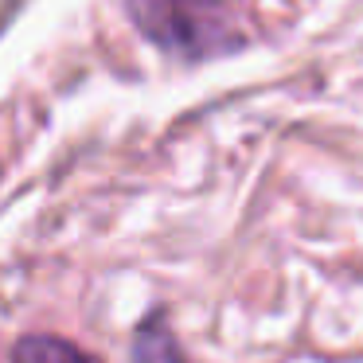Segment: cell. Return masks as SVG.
Instances as JSON below:
<instances>
[{
	"mask_svg": "<svg viewBox=\"0 0 363 363\" xmlns=\"http://www.w3.org/2000/svg\"><path fill=\"white\" fill-rule=\"evenodd\" d=\"M125 12L149 43L180 59H219L246 43L242 0H125Z\"/></svg>",
	"mask_w": 363,
	"mask_h": 363,
	"instance_id": "obj_1",
	"label": "cell"
},
{
	"mask_svg": "<svg viewBox=\"0 0 363 363\" xmlns=\"http://www.w3.org/2000/svg\"><path fill=\"white\" fill-rule=\"evenodd\" d=\"M129 363H188L176 344V336L168 332L164 316H152L133 332V347H129Z\"/></svg>",
	"mask_w": 363,
	"mask_h": 363,
	"instance_id": "obj_2",
	"label": "cell"
},
{
	"mask_svg": "<svg viewBox=\"0 0 363 363\" xmlns=\"http://www.w3.org/2000/svg\"><path fill=\"white\" fill-rule=\"evenodd\" d=\"M12 363H102V359L63 336H24L12 347Z\"/></svg>",
	"mask_w": 363,
	"mask_h": 363,
	"instance_id": "obj_3",
	"label": "cell"
}]
</instances>
